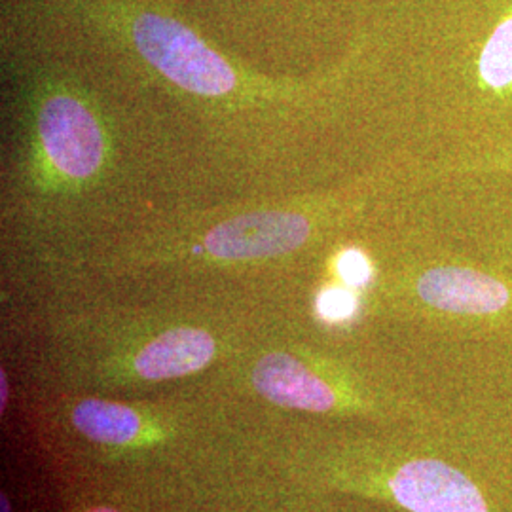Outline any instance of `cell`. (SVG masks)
Returning <instances> with one entry per match:
<instances>
[{
	"instance_id": "1",
	"label": "cell",
	"mask_w": 512,
	"mask_h": 512,
	"mask_svg": "<svg viewBox=\"0 0 512 512\" xmlns=\"http://www.w3.org/2000/svg\"><path fill=\"white\" fill-rule=\"evenodd\" d=\"M412 304L465 340H511L512 272L490 260L448 256L406 279Z\"/></svg>"
},
{
	"instance_id": "2",
	"label": "cell",
	"mask_w": 512,
	"mask_h": 512,
	"mask_svg": "<svg viewBox=\"0 0 512 512\" xmlns=\"http://www.w3.org/2000/svg\"><path fill=\"white\" fill-rule=\"evenodd\" d=\"M131 37L148 65L179 90L211 99L238 92L234 67L181 23L143 14L135 19Z\"/></svg>"
},
{
	"instance_id": "3",
	"label": "cell",
	"mask_w": 512,
	"mask_h": 512,
	"mask_svg": "<svg viewBox=\"0 0 512 512\" xmlns=\"http://www.w3.org/2000/svg\"><path fill=\"white\" fill-rule=\"evenodd\" d=\"M38 141L55 175L92 179L105 160V137L92 110L71 93H55L38 110Z\"/></svg>"
},
{
	"instance_id": "4",
	"label": "cell",
	"mask_w": 512,
	"mask_h": 512,
	"mask_svg": "<svg viewBox=\"0 0 512 512\" xmlns=\"http://www.w3.org/2000/svg\"><path fill=\"white\" fill-rule=\"evenodd\" d=\"M315 228L310 213L255 211L213 226L200 247L217 260L272 258L306 245Z\"/></svg>"
},
{
	"instance_id": "5",
	"label": "cell",
	"mask_w": 512,
	"mask_h": 512,
	"mask_svg": "<svg viewBox=\"0 0 512 512\" xmlns=\"http://www.w3.org/2000/svg\"><path fill=\"white\" fill-rule=\"evenodd\" d=\"M253 384L262 397L287 408L319 414L361 408V397L355 391L338 387L287 353L262 357L255 366Z\"/></svg>"
},
{
	"instance_id": "6",
	"label": "cell",
	"mask_w": 512,
	"mask_h": 512,
	"mask_svg": "<svg viewBox=\"0 0 512 512\" xmlns=\"http://www.w3.org/2000/svg\"><path fill=\"white\" fill-rule=\"evenodd\" d=\"M215 340L205 330H167L148 342L135 357V370L145 380H171L194 374L209 365Z\"/></svg>"
},
{
	"instance_id": "7",
	"label": "cell",
	"mask_w": 512,
	"mask_h": 512,
	"mask_svg": "<svg viewBox=\"0 0 512 512\" xmlns=\"http://www.w3.org/2000/svg\"><path fill=\"white\" fill-rule=\"evenodd\" d=\"M475 84L486 99L512 97V4L480 46L475 61Z\"/></svg>"
},
{
	"instance_id": "8",
	"label": "cell",
	"mask_w": 512,
	"mask_h": 512,
	"mask_svg": "<svg viewBox=\"0 0 512 512\" xmlns=\"http://www.w3.org/2000/svg\"><path fill=\"white\" fill-rule=\"evenodd\" d=\"M74 427L101 444H128L141 433V418L124 404L86 399L74 408Z\"/></svg>"
},
{
	"instance_id": "9",
	"label": "cell",
	"mask_w": 512,
	"mask_h": 512,
	"mask_svg": "<svg viewBox=\"0 0 512 512\" xmlns=\"http://www.w3.org/2000/svg\"><path fill=\"white\" fill-rule=\"evenodd\" d=\"M448 171L458 175H512V143L465 148L448 165Z\"/></svg>"
},
{
	"instance_id": "10",
	"label": "cell",
	"mask_w": 512,
	"mask_h": 512,
	"mask_svg": "<svg viewBox=\"0 0 512 512\" xmlns=\"http://www.w3.org/2000/svg\"><path fill=\"white\" fill-rule=\"evenodd\" d=\"M359 308L351 287H330L317 300V310L329 321H346Z\"/></svg>"
},
{
	"instance_id": "11",
	"label": "cell",
	"mask_w": 512,
	"mask_h": 512,
	"mask_svg": "<svg viewBox=\"0 0 512 512\" xmlns=\"http://www.w3.org/2000/svg\"><path fill=\"white\" fill-rule=\"evenodd\" d=\"M338 275L346 287L361 289L372 279L370 260L357 249L344 251L338 258Z\"/></svg>"
},
{
	"instance_id": "12",
	"label": "cell",
	"mask_w": 512,
	"mask_h": 512,
	"mask_svg": "<svg viewBox=\"0 0 512 512\" xmlns=\"http://www.w3.org/2000/svg\"><path fill=\"white\" fill-rule=\"evenodd\" d=\"M486 260L512 272V234L495 238L486 251Z\"/></svg>"
},
{
	"instance_id": "13",
	"label": "cell",
	"mask_w": 512,
	"mask_h": 512,
	"mask_svg": "<svg viewBox=\"0 0 512 512\" xmlns=\"http://www.w3.org/2000/svg\"><path fill=\"white\" fill-rule=\"evenodd\" d=\"M494 427H497V431L501 433V437L507 440L509 444L512 446V418L511 416H507V418H495L494 423H492Z\"/></svg>"
},
{
	"instance_id": "14",
	"label": "cell",
	"mask_w": 512,
	"mask_h": 512,
	"mask_svg": "<svg viewBox=\"0 0 512 512\" xmlns=\"http://www.w3.org/2000/svg\"><path fill=\"white\" fill-rule=\"evenodd\" d=\"M6 393H8L6 391V374L2 372V408L6 406Z\"/></svg>"
},
{
	"instance_id": "15",
	"label": "cell",
	"mask_w": 512,
	"mask_h": 512,
	"mask_svg": "<svg viewBox=\"0 0 512 512\" xmlns=\"http://www.w3.org/2000/svg\"><path fill=\"white\" fill-rule=\"evenodd\" d=\"M90 512H116L112 511V509H93V511Z\"/></svg>"
}]
</instances>
